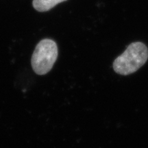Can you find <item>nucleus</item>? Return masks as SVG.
Listing matches in <instances>:
<instances>
[{"label":"nucleus","mask_w":148,"mask_h":148,"mask_svg":"<svg viewBox=\"0 0 148 148\" xmlns=\"http://www.w3.org/2000/svg\"><path fill=\"white\" fill-rule=\"evenodd\" d=\"M148 59V49L141 42H134L127 46L122 54L114 60V71L122 75L136 72L146 63Z\"/></svg>","instance_id":"f257e3e1"},{"label":"nucleus","mask_w":148,"mask_h":148,"mask_svg":"<svg viewBox=\"0 0 148 148\" xmlns=\"http://www.w3.org/2000/svg\"><path fill=\"white\" fill-rule=\"evenodd\" d=\"M58 57V47L51 39H43L37 44L32 57V66L38 75L48 73Z\"/></svg>","instance_id":"f03ea898"},{"label":"nucleus","mask_w":148,"mask_h":148,"mask_svg":"<svg viewBox=\"0 0 148 148\" xmlns=\"http://www.w3.org/2000/svg\"><path fill=\"white\" fill-rule=\"evenodd\" d=\"M66 0H33L32 5L36 10L45 12L49 10L57 4Z\"/></svg>","instance_id":"7ed1b4c3"}]
</instances>
